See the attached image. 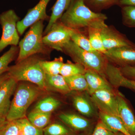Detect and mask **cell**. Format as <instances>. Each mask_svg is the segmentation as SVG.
<instances>
[{
  "instance_id": "e0dca14e",
  "label": "cell",
  "mask_w": 135,
  "mask_h": 135,
  "mask_svg": "<svg viewBox=\"0 0 135 135\" xmlns=\"http://www.w3.org/2000/svg\"><path fill=\"white\" fill-rule=\"evenodd\" d=\"M46 90H51L63 94L71 92L64 77L59 74L51 75L45 74Z\"/></svg>"
},
{
  "instance_id": "603a6c76",
  "label": "cell",
  "mask_w": 135,
  "mask_h": 135,
  "mask_svg": "<svg viewBox=\"0 0 135 135\" xmlns=\"http://www.w3.org/2000/svg\"><path fill=\"white\" fill-rule=\"evenodd\" d=\"M87 7L94 12L100 13L104 10L118 5L120 0H82Z\"/></svg>"
},
{
  "instance_id": "4dcf8cb0",
  "label": "cell",
  "mask_w": 135,
  "mask_h": 135,
  "mask_svg": "<svg viewBox=\"0 0 135 135\" xmlns=\"http://www.w3.org/2000/svg\"><path fill=\"white\" fill-rule=\"evenodd\" d=\"M16 120L22 135H44L43 129L34 126L26 117Z\"/></svg>"
},
{
  "instance_id": "8d00e7d4",
  "label": "cell",
  "mask_w": 135,
  "mask_h": 135,
  "mask_svg": "<svg viewBox=\"0 0 135 135\" xmlns=\"http://www.w3.org/2000/svg\"><path fill=\"white\" fill-rule=\"evenodd\" d=\"M8 122L6 118L0 116V131L5 127Z\"/></svg>"
},
{
  "instance_id": "f35d334b",
  "label": "cell",
  "mask_w": 135,
  "mask_h": 135,
  "mask_svg": "<svg viewBox=\"0 0 135 135\" xmlns=\"http://www.w3.org/2000/svg\"><path fill=\"white\" fill-rule=\"evenodd\" d=\"M83 135V134H76V135Z\"/></svg>"
},
{
  "instance_id": "ba28073f",
  "label": "cell",
  "mask_w": 135,
  "mask_h": 135,
  "mask_svg": "<svg viewBox=\"0 0 135 135\" xmlns=\"http://www.w3.org/2000/svg\"><path fill=\"white\" fill-rule=\"evenodd\" d=\"M116 93L117 92H114V90H100L90 95V100L99 109V112L118 117Z\"/></svg>"
},
{
  "instance_id": "d6986e66",
  "label": "cell",
  "mask_w": 135,
  "mask_h": 135,
  "mask_svg": "<svg viewBox=\"0 0 135 135\" xmlns=\"http://www.w3.org/2000/svg\"><path fill=\"white\" fill-rule=\"evenodd\" d=\"M73 103L75 109L81 114L88 117L95 116V110L91 100L83 95H77L73 98Z\"/></svg>"
},
{
  "instance_id": "4316f807",
  "label": "cell",
  "mask_w": 135,
  "mask_h": 135,
  "mask_svg": "<svg viewBox=\"0 0 135 135\" xmlns=\"http://www.w3.org/2000/svg\"><path fill=\"white\" fill-rule=\"evenodd\" d=\"M64 59L60 56L55 58L52 61L42 60L41 65L45 74L53 75L60 74L63 64Z\"/></svg>"
},
{
  "instance_id": "30bf717a",
  "label": "cell",
  "mask_w": 135,
  "mask_h": 135,
  "mask_svg": "<svg viewBox=\"0 0 135 135\" xmlns=\"http://www.w3.org/2000/svg\"><path fill=\"white\" fill-rule=\"evenodd\" d=\"M58 118L64 124L78 134L90 135L96 123L75 114L62 113Z\"/></svg>"
},
{
  "instance_id": "52a82bcc",
  "label": "cell",
  "mask_w": 135,
  "mask_h": 135,
  "mask_svg": "<svg viewBox=\"0 0 135 135\" xmlns=\"http://www.w3.org/2000/svg\"><path fill=\"white\" fill-rule=\"evenodd\" d=\"M74 29L65 26L60 20L55 23L43 37L44 45L50 49L62 52L65 45L71 40Z\"/></svg>"
},
{
  "instance_id": "8992f818",
  "label": "cell",
  "mask_w": 135,
  "mask_h": 135,
  "mask_svg": "<svg viewBox=\"0 0 135 135\" xmlns=\"http://www.w3.org/2000/svg\"><path fill=\"white\" fill-rule=\"evenodd\" d=\"M20 18L15 11L9 9L0 15L2 32L0 39V53L8 46H17L19 42L17 23Z\"/></svg>"
},
{
  "instance_id": "d590c367",
  "label": "cell",
  "mask_w": 135,
  "mask_h": 135,
  "mask_svg": "<svg viewBox=\"0 0 135 135\" xmlns=\"http://www.w3.org/2000/svg\"><path fill=\"white\" fill-rule=\"evenodd\" d=\"M118 5L121 7L124 6L135 7V0H120Z\"/></svg>"
},
{
  "instance_id": "83f0119b",
  "label": "cell",
  "mask_w": 135,
  "mask_h": 135,
  "mask_svg": "<svg viewBox=\"0 0 135 135\" xmlns=\"http://www.w3.org/2000/svg\"><path fill=\"white\" fill-rule=\"evenodd\" d=\"M64 78L71 91H87L88 83L84 75L79 74Z\"/></svg>"
},
{
  "instance_id": "484cf974",
  "label": "cell",
  "mask_w": 135,
  "mask_h": 135,
  "mask_svg": "<svg viewBox=\"0 0 135 135\" xmlns=\"http://www.w3.org/2000/svg\"><path fill=\"white\" fill-rule=\"evenodd\" d=\"M86 70L83 66L79 63H73L70 60H68L66 63H64L62 66L60 74L64 77L79 74L84 75Z\"/></svg>"
},
{
  "instance_id": "3957f363",
  "label": "cell",
  "mask_w": 135,
  "mask_h": 135,
  "mask_svg": "<svg viewBox=\"0 0 135 135\" xmlns=\"http://www.w3.org/2000/svg\"><path fill=\"white\" fill-rule=\"evenodd\" d=\"M62 52L69 56L74 62L83 66L86 70L94 71L106 78V68L109 62L104 54L98 51L84 50L71 40L64 46Z\"/></svg>"
},
{
  "instance_id": "d4e9b609",
  "label": "cell",
  "mask_w": 135,
  "mask_h": 135,
  "mask_svg": "<svg viewBox=\"0 0 135 135\" xmlns=\"http://www.w3.org/2000/svg\"><path fill=\"white\" fill-rule=\"evenodd\" d=\"M87 29L88 38L93 48L97 51L105 55L107 51L104 47L100 32L101 29L91 27Z\"/></svg>"
},
{
  "instance_id": "277c9868",
  "label": "cell",
  "mask_w": 135,
  "mask_h": 135,
  "mask_svg": "<svg viewBox=\"0 0 135 135\" xmlns=\"http://www.w3.org/2000/svg\"><path fill=\"white\" fill-rule=\"evenodd\" d=\"M42 91L36 85L20 83L15 91L7 120L10 121L25 118L29 107L40 96Z\"/></svg>"
},
{
  "instance_id": "f546056e",
  "label": "cell",
  "mask_w": 135,
  "mask_h": 135,
  "mask_svg": "<svg viewBox=\"0 0 135 135\" xmlns=\"http://www.w3.org/2000/svg\"><path fill=\"white\" fill-rule=\"evenodd\" d=\"M71 40L84 50L90 52L97 51L92 47L88 37L84 35L80 30H74L71 36Z\"/></svg>"
},
{
  "instance_id": "4fadbf2b",
  "label": "cell",
  "mask_w": 135,
  "mask_h": 135,
  "mask_svg": "<svg viewBox=\"0 0 135 135\" xmlns=\"http://www.w3.org/2000/svg\"><path fill=\"white\" fill-rule=\"evenodd\" d=\"M118 114L120 119L128 133L135 135V116L132 108L124 97L120 92H117Z\"/></svg>"
},
{
  "instance_id": "74e56055",
  "label": "cell",
  "mask_w": 135,
  "mask_h": 135,
  "mask_svg": "<svg viewBox=\"0 0 135 135\" xmlns=\"http://www.w3.org/2000/svg\"><path fill=\"white\" fill-rule=\"evenodd\" d=\"M8 77H9V75L8 74L7 72L3 74L2 75H0V85H1L2 83L6 79H7V78H8Z\"/></svg>"
},
{
  "instance_id": "44dd1931",
  "label": "cell",
  "mask_w": 135,
  "mask_h": 135,
  "mask_svg": "<svg viewBox=\"0 0 135 135\" xmlns=\"http://www.w3.org/2000/svg\"><path fill=\"white\" fill-rule=\"evenodd\" d=\"M51 113H46L33 110L29 113L27 119L36 128L43 129L50 122Z\"/></svg>"
},
{
  "instance_id": "7a4b0ae2",
  "label": "cell",
  "mask_w": 135,
  "mask_h": 135,
  "mask_svg": "<svg viewBox=\"0 0 135 135\" xmlns=\"http://www.w3.org/2000/svg\"><path fill=\"white\" fill-rule=\"evenodd\" d=\"M42 60L37 55L30 56L9 66L8 74L17 82L31 83L42 90H46L45 74L41 65Z\"/></svg>"
},
{
  "instance_id": "e575fe53",
  "label": "cell",
  "mask_w": 135,
  "mask_h": 135,
  "mask_svg": "<svg viewBox=\"0 0 135 135\" xmlns=\"http://www.w3.org/2000/svg\"><path fill=\"white\" fill-rule=\"evenodd\" d=\"M123 76L129 79L135 81V66L119 67Z\"/></svg>"
},
{
  "instance_id": "836d02e7",
  "label": "cell",
  "mask_w": 135,
  "mask_h": 135,
  "mask_svg": "<svg viewBox=\"0 0 135 135\" xmlns=\"http://www.w3.org/2000/svg\"><path fill=\"white\" fill-rule=\"evenodd\" d=\"M0 135H22L16 120L9 121L5 127L0 131Z\"/></svg>"
},
{
  "instance_id": "f1b7e54d",
  "label": "cell",
  "mask_w": 135,
  "mask_h": 135,
  "mask_svg": "<svg viewBox=\"0 0 135 135\" xmlns=\"http://www.w3.org/2000/svg\"><path fill=\"white\" fill-rule=\"evenodd\" d=\"M44 135H75L77 134L66 125L55 123L48 125L43 129Z\"/></svg>"
},
{
  "instance_id": "7402d4cb",
  "label": "cell",
  "mask_w": 135,
  "mask_h": 135,
  "mask_svg": "<svg viewBox=\"0 0 135 135\" xmlns=\"http://www.w3.org/2000/svg\"><path fill=\"white\" fill-rule=\"evenodd\" d=\"M61 105L58 99L52 97H47L39 101L33 110L46 113H51Z\"/></svg>"
},
{
  "instance_id": "cb8c5ba5",
  "label": "cell",
  "mask_w": 135,
  "mask_h": 135,
  "mask_svg": "<svg viewBox=\"0 0 135 135\" xmlns=\"http://www.w3.org/2000/svg\"><path fill=\"white\" fill-rule=\"evenodd\" d=\"M19 50L17 46H11L8 51L0 57V75L8 71L9 65L18 56Z\"/></svg>"
},
{
  "instance_id": "9a60e30c",
  "label": "cell",
  "mask_w": 135,
  "mask_h": 135,
  "mask_svg": "<svg viewBox=\"0 0 135 135\" xmlns=\"http://www.w3.org/2000/svg\"><path fill=\"white\" fill-rule=\"evenodd\" d=\"M107 79L115 88L122 87L135 92V81L129 79L122 75L119 68L110 64L106 68Z\"/></svg>"
},
{
  "instance_id": "6da1fadb",
  "label": "cell",
  "mask_w": 135,
  "mask_h": 135,
  "mask_svg": "<svg viewBox=\"0 0 135 135\" xmlns=\"http://www.w3.org/2000/svg\"><path fill=\"white\" fill-rule=\"evenodd\" d=\"M107 19L106 15L92 11L82 0H73L59 20L68 28L80 30L90 27L102 29L107 26Z\"/></svg>"
},
{
  "instance_id": "1f68e13d",
  "label": "cell",
  "mask_w": 135,
  "mask_h": 135,
  "mask_svg": "<svg viewBox=\"0 0 135 135\" xmlns=\"http://www.w3.org/2000/svg\"><path fill=\"white\" fill-rule=\"evenodd\" d=\"M122 23L129 27H135V7H122Z\"/></svg>"
},
{
  "instance_id": "5b68a950",
  "label": "cell",
  "mask_w": 135,
  "mask_h": 135,
  "mask_svg": "<svg viewBox=\"0 0 135 135\" xmlns=\"http://www.w3.org/2000/svg\"><path fill=\"white\" fill-rule=\"evenodd\" d=\"M43 22L40 20L30 27L24 37L19 42L17 62L33 55L48 54L51 50L43 42Z\"/></svg>"
},
{
  "instance_id": "d6a6232c",
  "label": "cell",
  "mask_w": 135,
  "mask_h": 135,
  "mask_svg": "<svg viewBox=\"0 0 135 135\" xmlns=\"http://www.w3.org/2000/svg\"><path fill=\"white\" fill-rule=\"evenodd\" d=\"M90 135H124L120 132L110 130L100 119L97 122L93 131Z\"/></svg>"
},
{
  "instance_id": "7c38bea8",
  "label": "cell",
  "mask_w": 135,
  "mask_h": 135,
  "mask_svg": "<svg viewBox=\"0 0 135 135\" xmlns=\"http://www.w3.org/2000/svg\"><path fill=\"white\" fill-rule=\"evenodd\" d=\"M110 63L118 67L135 66V47H123L112 49L105 54Z\"/></svg>"
},
{
  "instance_id": "ffe728a7",
  "label": "cell",
  "mask_w": 135,
  "mask_h": 135,
  "mask_svg": "<svg viewBox=\"0 0 135 135\" xmlns=\"http://www.w3.org/2000/svg\"><path fill=\"white\" fill-rule=\"evenodd\" d=\"M99 119L110 130L115 132H120L124 135H131L123 126L119 117L106 114L99 112Z\"/></svg>"
},
{
  "instance_id": "9c48e42d",
  "label": "cell",
  "mask_w": 135,
  "mask_h": 135,
  "mask_svg": "<svg viewBox=\"0 0 135 135\" xmlns=\"http://www.w3.org/2000/svg\"><path fill=\"white\" fill-rule=\"evenodd\" d=\"M50 0H40L34 7L30 9L25 16L17 23V29L20 35H22L28 27L40 20H49L46 13V8Z\"/></svg>"
},
{
  "instance_id": "8fae6325",
  "label": "cell",
  "mask_w": 135,
  "mask_h": 135,
  "mask_svg": "<svg viewBox=\"0 0 135 135\" xmlns=\"http://www.w3.org/2000/svg\"><path fill=\"white\" fill-rule=\"evenodd\" d=\"M102 40L107 51L123 47H135V44L114 28L106 26L100 30Z\"/></svg>"
},
{
  "instance_id": "5bb4252c",
  "label": "cell",
  "mask_w": 135,
  "mask_h": 135,
  "mask_svg": "<svg viewBox=\"0 0 135 135\" xmlns=\"http://www.w3.org/2000/svg\"><path fill=\"white\" fill-rule=\"evenodd\" d=\"M17 84L9 76L0 85V116L7 118L11 105V98L15 93Z\"/></svg>"
},
{
  "instance_id": "ac0fdd59",
  "label": "cell",
  "mask_w": 135,
  "mask_h": 135,
  "mask_svg": "<svg viewBox=\"0 0 135 135\" xmlns=\"http://www.w3.org/2000/svg\"><path fill=\"white\" fill-rule=\"evenodd\" d=\"M73 0H57L51 9V15L49 20L44 34L46 35L49 32L51 26L61 18L63 14L69 7Z\"/></svg>"
},
{
  "instance_id": "2e32d148",
  "label": "cell",
  "mask_w": 135,
  "mask_h": 135,
  "mask_svg": "<svg viewBox=\"0 0 135 135\" xmlns=\"http://www.w3.org/2000/svg\"><path fill=\"white\" fill-rule=\"evenodd\" d=\"M84 75L88 83L86 91L90 95L100 90H114L113 87L107 79L98 73L92 70H86Z\"/></svg>"
}]
</instances>
